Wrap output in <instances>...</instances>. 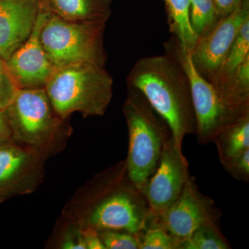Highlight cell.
Returning <instances> with one entry per match:
<instances>
[{"mask_svg":"<svg viewBox=\"0 0 249 249\" xmlns=\"http://www.w3.org/2000/svg\"><path fill=\"white\" fill-rule=\"evenodd\" d=\"M127 83L164 119L175 146L182 152L185 137L196 134V119L189 80L178 59L168 52L140 58L129 71Z\"/></svg>","mask_w":249,"mask_h":249,"instance_id":"cell-1","label":"cell"},{"mask_svg":"<svg viewBox=\"0 0 249 249\" xmlns=\"http://www.w3.org/2000/svg\"><path fill=\"white\" fill-rule=\"evenodd\" d=\"M123 109L129 133L126 173L142 194L157 169L165 142L173 135L164 119L139 90L128 87Z\"/></svg>","mask_w":249,"mask_h":249,"instance_id":"cell-2","label":"cell"},{"mask_svg":"<svg viewBox=\"0 0 249 249\" xmlns=\"http://www.w3.org/2000/svg\"><path fill=\"white\" fill-rule=\"evenodd\" d=\"M45 89L62 120L74 112L85 117L103 116L112 98L113 79L105 67L72 64L55 68Z\"/></svg>","mask_w":249,"mask_h":249,"instance_id":"cell-3","label":"cell"},{"mask_svg":"<svg viewBox=\"0 0 249 249\" xmlns=\"http://www.w3.org/2000/svg\"><path fill=\"white\" fill-rule=\"evenodd\" d=\"M103 22L66 20L49 12L40 33L46 53L55 68L77 63L106 67Z\"/></svg>","mask_w":249,"mask_h":249,"instance_id":"cell-4","label":"cell"},{"mask_svg":"<svg viewBox=\"0 0 249 249\" xmlns=\"http://www.w3.org/2000/svg\"><path fill=\"white\" fill-rule=\"evenodd\" d=\"M181 64L189 80L196 119V135L201 145L213 142L218 132L226 126L249 114L235 109L222 97L217 88L196 71L191 52L183 50L178 41L172 38L165 45Z\"/></svg>","mask_w":249,"mask_h":249,"instance_id":"cell-5","label":"cell"},{"mask_svg":"<svg viewBox=\"0 0 249 249\" xmlns=\"http://www.w3.org/2000/svg\"><path fill=\"white\" fill-rule=\"evenodd\" d=\"M4 112L12 135L29 145H40L50 140L62 121L45 88L18 89Z\"/></svg>","mask_w":249,"mask_h":249,"instance_id":"cell-6","label":"cell"},{"mask_svg":"<svg viewBox=\"0 0 249 249\" xmlns=\"http://www.w3.org/2000/svg\"><path fill=\"white\" fill-rule=\"evenodd\" d=\"M152 214L143 195L135 187L114 193L93 210L89 225L96 231H119L140 236Z\"/></svg>","mask_w":249,"mask_h":249,"instance_id":"cell-7","label":"cell"},{"mask_svg":"<svg viewBox=\"0 0 249 249\" xmlns=\"http://www.w3.org/2000/svg\"><path fill=\"white\" fill-rule=\"evenodd\" d=\"M190 176L186 158L177 149L171 137L165 142L157 169L142 193L152 215L160 217L169 209Z\"/></svg>","mask_w":249,"mask_h":249,"instance_id":"cell-8","label":"cell"},{"mask_svg":"<svg viewBox=\"0 0 249 249\" xmlns=\"http://www.w3.org/2000/svg\"><path fill=\"white\" fill-rule=\"evenodd\" d=\"M249 18V0H244L232 13L218 21L209 34L199 37L191 52L193 65L209 82L213 78L243 23Z\"/></svg>","mask_w":249,"mask_h":249,"instance_id":"cell-9","label":"cell"},{"mask_svg":"<svg viewBox=\"0 0 249 249\" xmlns=\"http://www.w3.org/2000/svg\"><path fill=\"white\" fill-rule=\"evenodd\" d=\"M219 210L214 201L199 191L193 177L187 180L177 200L160 217V224L178 240L188 238L204 224H218Z\"/></svg>","mask_w":249,"mask_h":249,"instance_id":"cell-10","label":"cell"},{"mask_svg":"<svg viewBox=\"0 0 249 249\" xmlns=\"http://www.w3.org/2000/svg\"><path fill=\"white\" fill-rule=\"evenodd\" d=\"M50 11L41 9L30 36L5 62L19 89L45 88L55 67L40 40V33Z\"/></svg>","mask_w":249,"mask_h":249,"instance_id":"cell-11","label":"cell"},{"mask_svg":"<svg viewBox=\"0 0 249 249\" xmlns=\"http://www.w3.org/2000/svg\"><path fill=\"white\" fill-rule=\"evenodd\" d=\"M40 10L37 0H0V59L3 61L29 38Z\"/></svg>","mask_w":249,"mask_h":249,"instance_id":"cell-12","label":"cell"},{"mask_svg":"<svg viewBox=\"0 0 249 249\" xmlns=\"http://www.w3.org/2000/svg\"><path fill=\"white\" fill-rule=\"evenodd\" d=\"M112 0H50L49 11L62 19L76 22H107Z\"/></svg>","mask_w":249,"mask_h":249,"instance_id":"cell-13","label":"cell"},{"mask_svg":"<svg viewBox=\"0 0 249 249\" xmlns=\"http://www.w3.org/2000/svg\"><path fill=\"white\" fill-rule=\"evenodd\" d=\"M213 142L222 165L249 149V113L224 127Z\"/></svg>","mask_w":249,"mask_h":249,"instance_id":"cell-14","label":"cell"},{"mask_svg":"<svg viewBox=\"0 0 249 249\" xmlns=\"http://www.w3.org/2000/svg\"><path fill=\"white\" fill-rule=\"evenodd\" d=\"M170 31L180 47L191 52L198 40L192 29L189 18L190 0H164Z\"/></svg>","mask_w":249,"mask_h":249,"instance_id":"cell-15","label":"cell"},{"mask_svg":"<svg viewBox=\"0 0 249 249\" xmlns=\"http://www.w3.org/2000/svg\"><path fill=\"white\" fill-rule=\"evenodd\" d=\"M249 57V18L242 24L229 53L211 83L220 88Z\"/></svg>","mask_w":249,"mask_h":249,"instance_id":"cell-16","label":"cell"},{"mask_svg":"<svg viewBox=\"0 0 249 249\" xmlns=\"http://www.w3.org/2000/svg\"><path fill=\"white\" fill-rule=\"evenodd\" d=\"M229 242L218 224H204L196 229L188 238L180 242L178 249H229Z\"/></svg>","mask_w":249,"mask_h":249,"instance_id":"cell-17","label":"cell"},{"mask_svg":"<svg viewBox=\"0 0 249 249\" xmlns=\"http://www.w3.org/2000/svg\"><path fill=\"white\" fill-rule=\"evenodd\" d=\"M189 18L198 38L209 34L219 20L213 0H190Z\"/></svg>","mask_w":249,"mask_h":249,"instance_id":"cell-18","label":"cell"},{"mask_svg":"<svg viewBox=\"0 0 249 249\" xmlns=\"http://www.w3.org/2000/svg\"><path fill=\"white\" fill-rule=\"evenodd\" d=\"M139 238V249H178L180 244V241L170 235L158 218L152 214L146 229Z\"/></svg>","mask_w":249,"mask_h":249,"instance_id":"cell-19","label":"cell"},{"mask_svg":"<svg viewBox=\"0 0 249 249\" xmlns=\"http://www.w3.org/2000/svg\"><path fill=\"white\" fill-rule=\"evenodd\" d=\"M29 155L12 145L0 146V186L9 182L24 169Z\"/></svg>","mask_w":249,"mask_h":249,"instance_id":"cell-20","label":"cell"},{"mask_svg":"<svg viewBox=\"0 0 249 249\" xmlns=\"http://www.w3.org/2000/svg\"><path fill=\"white\" fill-rule=\"evenodd\" d=\"M107 249H139V236L119 231H98Z\"/></svg>","mask_w":249,"mask_h":249,"instance_id":"cell-21","label":"cell"},{"mask_svg":"<svg viewBox=\"0 0 249 249\" xmlns=\"http://www.w3.org/2000/svg\"><path fill=\"white\" fill-rule=\"evenodd\" d=\"M18 88L5 62L0 59V109L5 111L14 99Z\"/></svg>","mask_w":249,"mask_h":249,"instance_id":"cell-22","label":"cell"},{"mask_svg":"<svg viewBox=\"0 0 249 249\" xmlns=\"http://www.w3.org/2000/svg\"><path fill=\"white\" fill-rule=\"evenodd\" d=\"M223 166L237 181L249 182V149H247Z\"/></svg>","mask_w":249,"mask_h":249,"instance_id":"cell-23","label":"cell"},{"mask_svg":"<svg viewBox=\"0 0 249 249\" xmlns=\"http://www.w3.org/2000/svg\"><path fill=\"white\" fill-rule=\"evenodd\" d=\"M219 19L237 9L244 0H213Z\"/></svg>","mask_w":249,"mask_h":249,"instance_id":"cell-24","label":"cell"},{"mask_svg":"<svg viewBox=\"0 0 249 249\" xmlns=\"http://www.w3.org/2000/svg\"><path fill=\"white\" fill-rule=\"evenodd\" d=\"M82 232L87 249H106L96 229L91 227Z\"/></svg>","mask_w":249,"mask_h":249,"instance_id":"cell-25","label":"cell"},{"mask_svg":"<svg viewBox=\"0 0 249 249\" xmlns=\"http://www.w3.org/2000/svg\"><path fill=\"white\" fill-rule=\"evenodd\" d=\"M62 249H87L83 232L69 234L65 237L62 245Z\"/></svg>","mask_w":249,"mask_h":249,"instance_id":"cell-26","label":"cell"},{"mask_svg":"<svg viewBox=\"0 0 249 249\" xmlns=\"http://www.w3.org/2000/svg\"><path fill=\"white\" fill-rule=\"evenodd\" d=\"M12 135L9 121L4 111L0 109V143L6 142Z\"/></svg>","mask_w":249,"mask_h":249,"instance_id":"cell-27","label":"cell"},{"mask_svg":"<svg viewBox=\"0 0 249 249\" xmlns=\"http://www.w3.org/2000/svg\"><path fill=\"white\" fill-rule=\"evenodd\" d=\"M40 4L41 9H43L49 11L50 7V0H37Z\"/></svg>","mask_w":249,"mask_h":249,"instance_id":"cell-28","label":"cell"}]
</instances>
